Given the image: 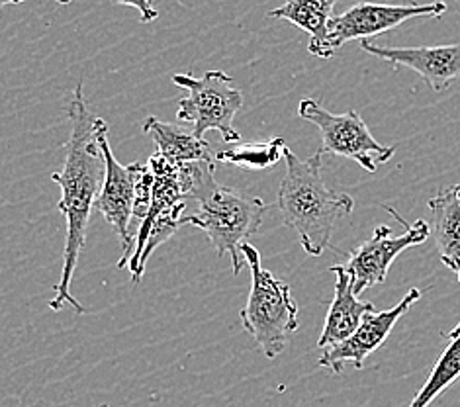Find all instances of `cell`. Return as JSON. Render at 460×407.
I'll return each mask as SVG.
<instances>
[{
	"label": "cell",
	"instance_id": "8fae6325",
	"mask_svg": "<svg viewBox=\"0 0 460 407\" xmlns=\"http://www.w3.org/2000/svg\"><path fill=\"white\" fill-rule=\"evenodd\" d=\"M360 48L392 67H408L418 73L431 91L441 93L460 79V43L435 48H386L368 40Z\"/></svg>",
	"mask_w": 460,
	"mask_h": 407
},
{
	"label": "cell",
	"instance_id": "30bf717a",
	"mask_svg": "<svg viewBox=\"0 0 460 407\" xmlns=\"http://www.w3.org/2000/svg\"><path fill=\"white\" fill-rule=\"evenodd\" d=\"M420 298L421 292L418 288H411L396 305L392 307V310L367 314L363 317V322L357 327V332L347 341L335 347L323 349L320 367L330 368L335 374H341L347 365L355 367L357 370L365 368L367 358L386 343L394 325L410 312V307Z\"/></svg>",
	"mask_w": 460,
	"mask_h": 407
},
{
	"label": "cell",
	"instance_id": "ac0fdd59",
	"mask_svg": "<svg viewBox=\"0 0 460 407\" xmlns=\"http://www.w3.org/2000/svg\"><path fill=\"white\" fill-rule=\"evenodd\" d=\"M114 3L116 4H122V6H134V8H137L139 20L144 22V24H149V22L157 20V16H159L157 8L151 4V0H114Z\"/></svg>",
	"mask_w": 460,
	"mask_h": 407
},
{
	"label": "cell",
	"instance_id": "7a4b0ae2",
	"mask_svg": "<svg viewBox=\"0 0 460 407\" xmlns=\"http://www.w3.org/2000/svg\"><path fill=\"white\" fill-rule=\"evenodd\" d=\"M287 174L279 189V210L284 226L296 231L302 249L312 257H320L332 247L337 222L353 212V196L337 192L323 181V155L315 153L300 159L292 149L284 151Z\"/></svg>",
	"mask_w": 460,
	"mask_h": 407
},
{
	"label": "cell",
	"instance_id": "5b68a950",
	"mask_svg": "<svg viewBox=\"0 0 460 407\" xmlns=\"http://www.w3.org/2000/svg\"><path fill=\"white\" fill-rule=\"evenodd\" d=\"M172 84L181 86L186 94L179 102L177 118L192 124V134L204 139L206 131H220L226 143H239L241 136L234 126L235 114L243 106V94L234 84L232 76L224 71H208L196 79L190 73L171 76Z\"/></svg>",
	"mask_w": 460,
	"mask_h": 407
},
{
	"label": "cell",
	"instance_id": "7c38bea8",
	"mask_svg": "<svg viewBox=\"0 0 460 407\" xmlns=\"http://www.w3.org/2000/svg\"><path fill=\"white\" fill-rule=\"evenodd\" d=\"M335 274V296L325 315L323 333L317 341L320 349H330L343 343L357 332L367 314L376 312L370 302H360L353 292V277H350L345 265L332 267Z\"/></svg>",
	"mask_w": 460,
	"mask_h": 407
},
{
	"label": "cell",
	"instance_id": "44dd1931",
	"mask_svg": "<svg viewBox=\"0 0 460 407\" xmlns=\"http://www.w3.org/2000/svg\"><path fill=\"white\" fill-rule=\"evenodd\" d=\"M101 407H111V405H101Z\"/></svg>",
	"mask_w": 460,
	"mask_h": 407
},
{
	"label": "cell",
	"instance_id": "277c9868",
	"mask_svg": "<svg viewBox=\"0 0 460 407\" xmlns=\"http://www.w3.org/2000/svg\"><path fill=\"white\" fill-rule=\"evenodd\" d=\"M241 255L251 269V290L239 319L262 355L272 360L287 349L290 335L298 332V305L290 286L262 267L261 252L253 245L245 241Z\"/></svg>",
	"mask_w": 460,
	"mask_h": 407
},
{
	"label": "cell",
	"instance_id": "6da1fadb",
	"mask_svg": "<svg viewBox=\"0 0 460 407\" xmlns=\"http://www.w3.org/2000/svg\"><path fill=\"white\" fill-rule=\"evenodd\" d=\"M71 136L65 141V163L59 173L51 174V181L59 184V212L67 224V237L63 249L61 279L56 284V296L49 300L51 312H61L65 305H71L76 314H86V307L73 298L71 282L76 270V262L86 243L91 214L94 200L101 194L106 164L104 155L98 146V126L101 119L94 116L84 101L83 83H79L73 101L69 104Z\"/></svg>",
	"mask_w": 460,
	"mask_h": 407
},
{
	"label": "cell",
	"instance_id": "5bb4252c",
	"mask_svg": "<svg viewBox=\"0 0 460 407\" xmlns=\"http://www.w3.org/2000/svg\"><path fill=\"white\" fill-rule=\"evenodd\" d=\"M427 210L433 216V237L445 267L460 261V184L437 192Z\"/></svg>",
	"mask_w": 460,
	"mask_h": 407
},
{
	"label": "cell",
	"instance_id": "9a60e30c",
	"mask_svg": "<svg viewBox=\"0 0 460 407\" xmlns=\"http://www.w3.org/2000/svg\"><path fill=\"white\" fill-rule=\"evenodd\" d=\"M335 3L337 0H287L282 6L270 10L269 16L292 22L294 26L308 31L310 41H317L325 36Z\"/></svg>",
	"mask_w": 460,
	"mask_h": 407
},
{
	"label": "cell",
	"instance_id": "8992f818",
	"mask_svg": "<svg viewBox=\"0 0 460 407\" xmlns=\"http://www.w3.org/2000/svg\"><path fill=\"white\" fill-rule=\"evenodd\" d=\"M447 13L445 3L431 4H375L368 0L347 8L345 13L335 14L322 40L310 41L308 51L314 58L330 59L337 49H341L347 41H365L372 36H380L385 31L402 26L411 18H441Z\"/></svg>",
	"mask_w": 460,
	"mask_h": 407
},
{
	"label": "cell",
	"instance_id": "52a82bcc",
	"mask_svg": "<svg viewBox=\"0 0 460 407\" xmlns=\"http://www.w3.org/2000/svg\"><path fill=\"white\" fill-rule=\"evenodd\" d=\"M298 116L322 131V147L317 151L320 155L332 153V155L353 159L367 173H376L378 164L388 163L396 153V147L380 146L372 137L370 129L355 110L345 114H332L317 101L305 98L298 106Z\"/></svg>",
	"mask_w": 460,
	"mask_h": 407
},
{
	"label": "cell",
	"instance_id": "e0dca14e",
	"mask_svg": "<svg viewBox=\"0 0 460 407\" xmlns=\"http://www.w3.org/2000/svg\"><path fill=\"white\" fill-rule=\"evenodd\" d=\"M460 378V333L451 339V345H448L441 357L437 358L433 370L427 376L425 384L418 395L411 400L408 407H429L439 395Z\"/></svg>",
	"mask_w": 460,
	"mask_h": 407
},
{
	"label": "cell",
	"instance_id": "2e32d148",
	"mask_svg": "<svg viewBox=\"0 0 460 407\" xmlns=\"http://www.w3.org/2000/svg\"><path fill=\"white\" fill-rule=\"evenodd\" d=\"M287 151V143L282 137H275L259 143H234L232 147L216 151V161L235 164L241 169L265 171L277 164Z\"/></svg>",
	"mask_w": 460,
	"mask_h": 407
},
{
	"label": "cell",
	"instance_id": "4fadbf2b",
	"mask_svg": "<svg viewBox=\"0 0 460 407\" xmlns=\"http://www.w3.org/2000/svg\"><path fill=\"white\" fill-rule=\"evenodd\" d=\"M144 134L155 141L159 155L172 167H184L190 163H216V151L206 139L196 137L192 131H184L163 119L149 116L144 122Z\"/></svg>",
	"mask_w": 460,
	"mask_h": 407
},
{
	"label": "cell",
	"instance_id": "ffe728a7",
	"mask_svg": "<svg viewBox=\"0 0 460 407\" xmlns=\"http://www.w3.org/2000/svg\"><path fill=\"white\" fill-rule=\"evenodd\" d=\"M20 3H24V0H0V8L3 6H6V4H20ZM59 4H71L73 0H58Z\"/></svg>",
	"mask_w": 460,
	"mask_h": 407
},
{
	"label": "cell",
	"instance_id": "9c48e42d",
	"mask_svg": "<svg viewBox=\"0 0 460 407\" xmlns=\"http://www.w3.org/2000/svg\"><path fill=\"white\" fill-rule=\"evenodd\" d=\"M98 146L104 155L106 174L101 194L94 200V210L101 212L122 243V259L118 261V269H126L128 261L136 251V234L131 227L134 219V202H136V184L131 167H124L114 157L111 141H108V124L101 119L98 126Z\"/></svg>",
	"mask_w": 460,
	"mask_h": 407
},
{
	"label": "cell",
	"instance_id": "3957f363",
	"mask_svg": "<svg viewBox=\"0 0 460 407\" xmlns=\"http://www.w3.org/2000/svg\"><path fill=\"white\" fill-rule=\"evenodd\" d=\"M184 171L190 198L199 202V210L184 216L182 226L199 227L210 239L217 255L232 257L234 274H239L243 269L241 245L261 229L269 206L257 196L217 184L214 179L216 163H190L184 164Z\"/></svg>",
	"mask_w": 460,
	"mask_h": 407
},
{
	"label": "cell",
	"instance_id": "d6986e66",
	"mask_svg": "<svg viewBox=\"0 0 460 407\" xmlns=\"http://www.w3.org/2000/svg\"><path fill=\"white\" fill-rule=\"evenodd\" d=\"M448 269H451V270H455L456 272V277H458V282H460V261H456V262H453V265L451 267H448ZM460 333V322L455 325V329H453V332H448L447 333V339H455L456 335Z\"/></svg>",
	"mask_w": 460,
	"mask_h": 407
},
{
	"label": "cell",
	"instance_id": "ba28073f",
	"mask_svg": "<svg viewBox=\"0 0 460 407\" xmlns=\"http://www.w3.org/2000/svg\"><path fill=\"white\" fill-rule=\"evenodd\" d=\"M386 212L398 219L403 227V234H394L388 226H378L372 231V237L367 239L363 245H358L349 252V262L345 269L353 277V292L358 298L365 290L372 288V286L386 282L388 270L392 262L396 261L405 249L418 247L425 243L431 235V229L423 219L418 222H405V219L394 210V208L386 206Z\"/></svg>",
	"mask_w": 460,
	"mask_h": 407
}]
</instances>
